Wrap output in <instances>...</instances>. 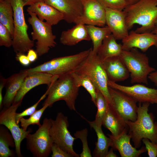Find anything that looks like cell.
<instances>
[{
  "label": "cell",
  "mask_w": 157,
  "mask_h": 157,
  "mask_svg": "<svg viewBox=\"0 0 157 157\" xmlns=\"http://www.w3.org/2000/svg\"><path fill=\"white\" fill-rule=\"evenodd\" d=\"M123 11L129 30L134 24H138L141 26L138 28L135 32H150L157 18V0H139L128 5Z\"/></svg>",
  "instance_id": "6da1fadb"
},
{
  "label": "cell",
  "mask_w": 157,
  "mask_h": 157,
  "mask_svg": "<svg viewBox=\"0 0 157 157\" xmlns=\"http://www.w3.org/2000/svg\"><path fill=\"white\" fill-rule=\"evenodd\" d=\"M150 104L139 103L136 120L125 121L129 128V134L136 149L140 146L143 138H147L155 143L157 141V123L154 121L153 114L148 113Z\"/></svg>",
  "instance_id": "7a4b0ae2"
},
{
  "label": "cell",
  "mask_w": 157,
  "mask_h": 157,
  "mask_svg": "<svg viewBox=\"0 0 157 157\" xmlns=\"http://www.w3.org/2000/svg\"><path fill=\"white\" fill-rule=\"evenodd\" d=\"M71 73L59 77L48 86L46 92L47 96L42 106L47 105L50 108L54 103L63 100L69 109L76 111V100L80 87L76 84Z\"/></svg>",
  "instance_id": "3957f363"
},
{
  "label": "cell",
  "mask_w": 157,
  "mask_h": 157,
  "mask_svg": "<svg viewBox=\"0 0 157 157\" xmlns=\"http://www.w3.org/2000/svg\"><path fill=\"white\" fill-rule=\"evenodd\" d=\"M92 50L90 48L75 54L54 58L26 70L28 74L42 72L60 77L75 72L88 57Z\"/></svg>",
  "instance_id": "277c9868"
},
{
  "label": "cell",
  "mask_w": 157,
  "mask_h": 157,
  "mask_svg": "<svg viewBox=\"0 0 157 157\" xmlns=\"http://www.w3.org/2000/svg\"><path fill=\"white\" fill-rule=\"evenodd\" d=\"M74 72L88 76L97 90L102 93L108 104L112 106L113 102L109 90L108 79L102 61L97 54H92L91 51L88 57Z\"/></svg>",
  "instance_id": "5b68a950"
},
{
  "label": "cell",
  "mask_w": 157,
  "mask_h": 157,
  "mask_svg": "<svg viewBox=\"0 0 157 157\" xmlns=\"http://www.w3.org/2000/svg\"><path fill=\"white\" fill-rule=\"evenodd\" d=\"M120 56L129 72L131 83L147 84L149 75L156 70L150 65L147 55L134 48L123 50Z\"/></svg>",
  "instance_id": "8992f818"
},
{
  "label": "cell",
  "mask_w": 157,
  "mask_h": 157,
  "mask_svg": "<svg viewBox=\"0 0 157 157\" xmlns=\"http://www.w3.org/2000/svg\"><path fill=\"white\" fill-rule=\"evenodd\" d=\"M13 11L14 31L12 47L16 53H25L34 46L27 33L28 26L26 23L22 0H7Z\"/></svg>",
  "instance_id": "52a82bcc"
},
{
  "label": "cell",
  "mask_w": 157,
  "mask_h": 157,
  "mask_svg": "<svg viewBox=\"0 0 157 157\" xmlns=\"http://www.w3.org/2000/svg\"><path fill=\"white\" fill-rule=\"evenodd\" d=\"M27 11L30 16L28 21L33 30L32 40H37L35 51L38 56H41L48 53L50 48L56 46V36L53 33L51 25L40 20L35 13Z\"/></svg>",
  "instance_id": "ba28073f"
},
{
  "label": "cell",
  "mask_w": 157,
  "mask_h": 157,
  "mask_svg": "<svg viewBox=\"0 0 157 157\" xmlns=\"http://www.w3.org/2000/svg\"><path fill=\"white\" fill-rule=\"evenodd\" d=\"M52 119L45 118L42 124L33 134L27 136V149L35 157H47L51 152L53 142L50 133Z\"/></svg>",
  "instance_id": "9c48e42d"
},
{
  "label": "cell",
  "mask_w": 157,
  "mask_h": 157,
  "mask_svg": "<svg viewBox=\"0 0 157 157\" xmlns=\"http://www.w3.org/2000/svg\"><path fill=\"white\" fill-rule=\"evenodd\" d=\"M69 123L67 117L61 112L58 113L55 120L52 119L50 133L53 143L73 157H79L73 148V137L68 129Z\"/></svg>",
  "instance_id": "30bf717a"
},
{
  "label": "cell",
  "mask_w": 157,
  "mask_h": 157,
  "mask_svg": "<svg viewBox=\"0 0 157 157\" xmlns=\"http://www.w3.org/2000/svg\"><path fill=\"white\" fill-rule=\"evenodd\" d=\"M21 103L13 102L9 107L4 108L0 113V124L5 126L13 135L15 143V151L18 157H23L21 151V142L32 131L30 128L26 131L24 130L22 128H20L16 122V111Z\"/></svg>",
  "instance_id": "8fae6325"
},
{
  "label": "cell",
  "mask_w": 157,
  "mask_h": 157,
  "mask_svg": "<svg viewBox=\"0 0 157 157\" xmlns=\"http://www.w3.org/2000/svg\"><path fill=\"white\" fill-rule=\"evenodd\" d=\"M113 102L111 106L125 121H134L137 117V101L125 93L109 87Z\"/></svg>",
  "instance_id": "7c38bea8"
},
{
  "label": "cell",
  "mask_w": 157,
  "mask_h": 157,
  "mask_svg": "<svg viewBox=\"0 0 157 157\" xmlns=\"http://www.w3.org/2000/svg\"><path fill=\"white\" fill-rule=\"evenodd\" d=\"M83 6L81 15L74 23L103 27L106 24L105 8L97 0H81Z\"/></svg>",
  "instance_id": "4fadbf2b"
},
{
  "label": "cell",
  "mask_w": 157,
  "mask_h": 157,
  "mask_svg": "<svg viewBox=\"0 0 157 157\" xmlns=\"http://www.w3.org/2000/svg\"><path fill=\"white\" fill-rule=\"evenodd\" d=\"M108 86L119 90L139 103L157 104V89L147 87L140 83L130 86L122 85L108 80Z\"/></svg>",
  "instance_id": "5bb4252c"
},
{
  "label": "cell",
  "mask_w": 157,
  "mask_h": 157,
  "mask_svg": "<svg viewBox=\"0 0 157 157\" xmlns=\"http://www.w3.org/2000/svg\"><path fill=\"white\" fill-rule=\"evenodd\" d=\"M122 42L123 50L134 48L145 52L151 46L157 48V35L151 32L138 33L132 31L122 40Z\"/></svg>",
  "instance_id": "9a60e30c"
},
{
  "label": "cell",
  "mask_w": 157,
  "mask_h": 157,
  "mask_svg": "<svg viewBox=\"0 0 157 157\" xmlns=\"http://www.w3.org/2000/svg\"><path fill=\"white\" fill-rule=\"evenodd\" d=\"M44 1L62 13L64 20L69 23H74L82 14L81 0H44Z\"/></svg>",
  "instance_id": "2e32d148"
},
{
  "label": "cell",
  "mask_w": 157,
  "mask_h": 157,
  "mask_svg": "<svg viewBox=\"0 0 157 157\" xmlns=\"http://www.w3.org/2000/svg\"><path fill=\"white\" fill-rule=\"evenodd\" d=\"M58 77L57 76L42 72L28 74L17 92L13 102L22 103L25 95L31 89L42 84H46L49 86Z\"/></svg>",
  "instance_id": "e0dca14e"
},
{
  "label": "cell",
  "mask_w": 157,
  "mask_h": 157,
  "mask_svg": "<svg viewBox=\"0 0 157 157\" xmlns=\"http://www.w3.org/2000/svg\"><path fill=\"white\" fill-rule=\"evenodd\" d=\"M106 24L116 40H122L129 34L123 11L105 8Z\"/></svg>",
  "instance_id": "ac0fdd59"
},
{
  "label": "cell",
  "mask_w": 157,
  "mask_h": 157,
  "mask_svg": "<svg viewBox=\"0 0 157 157\" xmlns=\"http://www.w3.org/2000/svg\"><path fill=\"white\" fill-rule=\"evenodd\" d=\"M108 79L116 82L123 81L130 76L129 72L120 56L108 58L102 61Z\"/></svg>",
  "instance_id": "d6986e66"
},
{
  "label": "cell",
  "mask_w": 157,
  "mask_h": 157,
  "mask_svg": "<svg viewBox=\"0 0 157 157\" xmlns=\"http://www.w3.org/2000/svg\"><path fill=\"white\" fill-rule=\"evenodd\" d=\"M108 135L112 140V147L118 150L122 157H138L147 151L145 147L143 146L139 150H137L131 145V136L127 134L126 128L117 137L110 134Z\"/></svg>",
  "instance_id": "ffe728a7"
},
{
  "label": "cell",
  "mask_w": 157,
  "mask_h": 157,
  "mask_svg": "<svg viewBox=\"0 0 157 157\" xmlns=\"http://www.w3.org/2000/svg\"><path fill=\"white\" fill-rule=\"evenodd\" d=\"M27 10L35 13L41 20H45L51 25L57 24L64 20L63 14L53 7L43 1H39L29 6Z\"/></svg>",
  "instance_id": "44dd1931"
},
{
  "label": "cell",
  "mask_w": 157,
  "mask_h": 157,
  "mask_svg": "<svg viewBox=\"0 0 157 157\" xmlns=\"http://www.w3.org/2000/svg\"><path fill=\"white\" fill-rule=\"evenodd\" d=\"M28 75L26 69L21 70L8 78L5 85L6 92L3 97V106L8 108L12 104L17 92L26 77Z\"/></svg>",
  "instance_id": "7402d4cb"
},
{
  "label": "cell",
  "mask_w": 157,
  "mask_h": 157,
  "mask_svg": "<svg viewBox=\"0 0 157 157\" xmlns=\"http://www.w3.org/2000/svg\"><path fill=\"white\" fill-rule=\"evenodd\" d=\"M90 41L91 39L85 25L79 23L72 28L63 31L60 41L64 45L72 46L83 41Z\"/></svg>",
  "instance_id": "603a6c76"
},
{
  "label": "cell",
  "mask_w": 157,
  "mask_h": 157,
  "mask_svg": "<svg viewBox=\"0 0 157 157\" xmlns=\"http://www.w3.org/2000/svg\"><path fill=\"white\" fill-rule=\"evenodd\" d=\"M102 125L109 130L111 135L114 137L120 134L127 126L125 121L109 104Z\"/></svg>",
  "instance_id": "cb8c5ba5"
},
{
  "label": "cell",
  "mask_w": 157,
  "mask_h": 157,
  "mask_svg": "<svg viewBox=\"0 0 157 157\" xmlns=\"http://www.w3.org/2000/svg\"><path fill=\"white\" fill-rule=\"evenodd\" d=\"M81 117L88 123L91 128L95 131L97 136V141L93 152L95 157H106L110 147H112L113 143L111 139L107 137L104 133L101 126L97 125L94 121H91L87 119L83 116Z\"/></svg>",
  "instance_id": "d4e9b609"
},
{
  "label": "cell",
  "mask_w": 157,
  "mask_h": 157,
  "mask_svg": "<svg viewBox=\"0 0 157 157\" xmlns=\"http://www.w3.org/2000/svg\"><path fill=\"white\" fill-rule=\"evenodd\" d=\"M122 44L118 43L112 34L106 36L99 49L97 55L102 60L111 57L120 56Z\"/></svg>",
  "instance_id": "484cf974"
},
{
  "label": "cell",
  "mask_w": 157,
  "mask_h": 157,
  "mask_svg": "<svg viewBox=\"0 0 157 157\" xmlns=\"http://www.w3.org/2000/svg\"><path fill=\"white\" fill-rule=\"evenodd\" d=\"M85 26L93 44L91 53L92 54L96 55L104 39L106 36L112 34L111 32L107 25L103 27H97L91 25Z\"/></svg>",
  "instance_id": "4316f807"
},
{
  "label": "cell",
  "mask_w": 157,
  "mask_h": 157,
  "mask_svg": "<svg viewBox=\"0 0 157 157\" xmlns=\"http://www.w3.org/2000/svg\"><path fill=\"white\" fill-rule=\"evenodd\" d=\"M0 126V157H13L17 156L15 151L9 147H15L14 138L9 130L4 126Z\"/></svg>",
  "instance_id": "83f0119b"
},
{
  "label": "cell",
  "mask_w": 157,
  "mask_h": 157,
  "mask_svg": "<svg viewBox=\"0 0 157 157\" xmlns=\"http://www.w3.org/2000/svg\"><path fill=\"white\" fill-rule=\"evenodd\" d=\"M13 11L7 0L0 1V23L6 27L13 37L14 31Z\"/></svg>",
  "instance_id": "f1b7e54d"
},
{
  "label": "cell",
  "mask_w": 157,
  "mask_h": 157,
  "mask_svg": "<svg viewBox=\"0 0 157 157\" xmlns=\"http://www.w3.org/2000/svg\"><path fill=\"white\" fill-rule=\"evenodd\" d=\"M71 74L77 86L83 87L89 94L92 101L96 106L97 90L91 81L86 76L78 74L74 72Z\"/></svg>",
  "instance_id": "f546056e"
},
{
  "label": "cell",
  "mask_w": 157,
  "mask_h": 157,
  "mask_svg": "<svg viewBox=\"0 0 157 157\" xmlns=\"http://www.w3.org/2000/svg\"><path fill=\"white\" fill-rule=\"evenodd\" d=\"M96 106L97 111L94 121L98 126H101L104 119L106 115L108 104L106 99L100 91L97 90Z\"/></svg>",
  "instance_id": "4dcf8cb0"
},
{
  "label": "cell",
  "mask_w": 157,
  "mask_h": 157,
  "mask_svg": "<svg viewBox=\"0 0 157 157\" xmlns=\"http://www.w3.org/2000/svg\"><path fill=\"white\" fill-rule=\"evenodd\" d=\"M48 107L47 105H46L39 110H36L35 112L30 116L28 119H25L23 117L21 118L19 122L20 123V125L24 131H27L28 127L31 125L36 124L38 126L41 124L40 120L44 111Z\"/></svg>",
  "instance_id": "1f68e13d"
},
{
  "label": "cell",
  "mask_w": 157,
  "mask_h": 157,
  "mask_svg": "<svg viewBox=\"0 0 157 157\" xmlns=\"http://www.w3.org/2000/svg\"><path fill=\"white\" fill-rule=\"evenodd\" d=\"M74 135L75 138L80 139L82 143V151L79 155L80 157H92L88 144L87 139L88 130L87 129L85 128L81 130L76 131Z\"/></svg>",
  "instance_id": "d6a6232c"
},
{
  "label": "cell",
  "mask_w": 157,
  "mask_h": 157,
  "mask_svg": "<svg viewBox=\"0 0 157 157\" xmlns=\"http://www.w3.org/2000/svg\"><path fill=\"white\" fill-rule=\"evenodd\" d=\"M105 8L123 11L128 6L125 0H97Z\"/></svg>",
  "instance_id": "836d02e7"
},
{
  "label": "cell",
  "mask_w": 157,
  "mask_h": 157,
  "mask_svg": "<svg viewBox=\"0 0 157 157\" xmlns=\"http://www.w3.org/2000/svg\"><path fill=\"white\" fill-rule=\"evenodd\" d=\"M12 35L7 28L0 23V46L9 47L12 46Z\"/></svg>",
  "instance_id": "e575fe53"
},
{
  "label": "cell",
  "mask_w": 157,
  "mask_h": 157,
  "mask_svg": "<svg viewBox=\"0 0 157 157\" xmlns=\"http://www.w3.org/2000/svg\"><path fill=\"white\" fill-rule=\"evenodd\" d=\"M47 96L46 92L40 98L38 101L32 106L28 108L22 112L19 113H16L15 119L16 123L19 124V120L22 117L26 116H30L36 110V108L40 102L44 99Z\"/></svg>",
  "instance_id": "d590c367"
},
{
  "label": "cell",
  "mask_w": 157,
  "mask_h": 157,
  "mask_svg": "<svg viewBox=\"0 0 157 157\" xmlns=\"http://www.w3.org/2000/svg\"><path fill=\"white\" fill-rule=\"evenodd\" d=\"M142 141L145 145L149 156L157 157V145L156 143L151 142L149 140L146 138H143Z\"/></svg>",
  "instance_id": "8d00e7d4"
},
{
  "label": "cell",
  "mask_w": 157,
  "mask_h": 157,
  "mask_svg": "<svg viewBox=\"0 0 157 157\" xmlns=\"http://www.w3.org/2000/svg\"><path fill=\"white\" fill-rule=\"evenodd\" d=\"M51 150L52 157H73L54 143H53L52 146Z\"/></svg>",
  "instance_id": "74e56055"
},
{
  "label": "cell",
  "mask_w": 157,
  "mask_h": 157,
  "mask_svg": "<svg viewBox=\"0 0 157 157\" xmlns=\"http://www.w3.org/2000/svg\"><path fill=\"white\" fill-rule=\"evenodd\" d=\"M15 58L17 60L24 66H28L31 63L27 56L24 53H17Z\"/></svg>",
  "instance_id": "f35d334b"
},
{
  "label": "cell",
  "mask_w": 157,
  "mask_h": 157,
  "mask_svg": "<svg viewBox=\"0 0 157 157\" xmlns=\"http://www.w3.org/2000/svg\"><path fill=\"white\" fill-rule=\"evenodd\" d=\"M7 78H5L2 76H0V108H2L3 106V97L2 96V90L3 88L5 87Z\"/></svg>",
  "instance_id": "ab89813d"
},
{
  "label": "cell",
  "mask_w": 157,
  "mask_h": 157,
  "mask_svg": "<svg viewBox=\"0 0 157 157\" xmlns=\"http://www.w3.org/2000/svg\"><path fill=\"white\" fill-rule=\"evenodd\" d=\"M27 56L31 63L35 62L37 59L38 55L35 51L31 49L27 51Z\"/></svg>",
  "instance_id": "60d3db41"
},
{
  "label": "cell",
  "mask_w": 157,
  "mask_h": 157,
  "mask_svg": "<svg viewBox=\"0 0 157 157\" xmlns=\"http://www.w3.org/2000/svg\"><path fill=\"white\" fill-rule=\"evenodd\" d=\"M148 78L157 86V71L155 70L150 73Z\"/></svg>",
  "instance_id": "b9f144b4"
},
{
  "label": "cell",
  "mask_w": 157,
  "mask_h": 157,
  "mask_svg": "<svg viewBox=\"0 0 157 157\" xmlns=\"http://www.w3.org/2000/svg\"><path fill=\"white\" fill-rule=\"evenodd\" d=\"M22 1L24 6L27 5L30 6L39 1L44 2V0H22Z\"/></svg>",
  "instance_id": "7bdbcfd3"
},
{
  "label": "cell",
  "mask_w": 157,
  "mask_h": 157,
  "mask_svg": "<svg viewBox=\"0 0 157 157\" xmlns=\"http://www.w3.org/2000/svg\"><path fill=\"white\" fill-rule=\"evenodd\" d=\"M117 155L113 151V148L108 151L106 157H117Z\"/></svg>",
  "instance_id": "ee69618b"
},
{
  "label": "cell",
  "mask_w": 157,
  "mask_h": 157,
  "mask_svg": "<svg viewBox=\"0 0 157 157\" xmlns=\"http://www.w3.org/2000/svg\"><path fill=\"white\" fill-rule=\"evenodd\" d=\"M151 32L157 35V18L155 21Z\"/></svg>",
  "instance_id": "f6af8a7d"
},
{
  "label": "cell",
  "mask_w": 157,
  "mask_h": 157,
  "mask_svg": "<svg viewBox=\"0 0 157 157\" xmlns=\"http://www.w3.org/2000/svg\"><path fill=\"white\" fill-rule=\"evenodd\" d=\"M139 0H125L128 5H132L135 3Z\"/></svg>",
  "instance_id": "bcb514c9"
},
{
  "label": "cell",
  "mask_w": 157,
  "mask_h": 157,
  "mask_svg": "<svg viewBox=\"0 0 157 157\" xmlns=\"http://www.w3.org/2000/svg\"><path fill=\"white\" fill-rule=\"evenodd\" d=\"M156 144H157V141L156 142Z\"/></svg>",
  "instance_id": "7dc6e473"
},
{
  "label": "cell",
  "mask_w": 157,
  "mask_h": 157,
  "mask_svg": "<svg viewBox=\"0 0 157 157\" xmlns=\"http://www.w3.org/2000/svg\"><path fill=\"white\" fill-rule=\"evenodd\" d=\"M1 0H0V1H1Z\"/></svg>",
  "instance_id": "c3c4849f"
},
{
  "label": "cell",
  "mask_w": 157,
  "mask_h": 157,
  "mask_svg": "<svg viewBox=\"0 0 157 157\" xmlns=\"http://www.w3.org/2000/svg\"></svg>",
  "instance_id": "681fc988"
}]
</instances>
